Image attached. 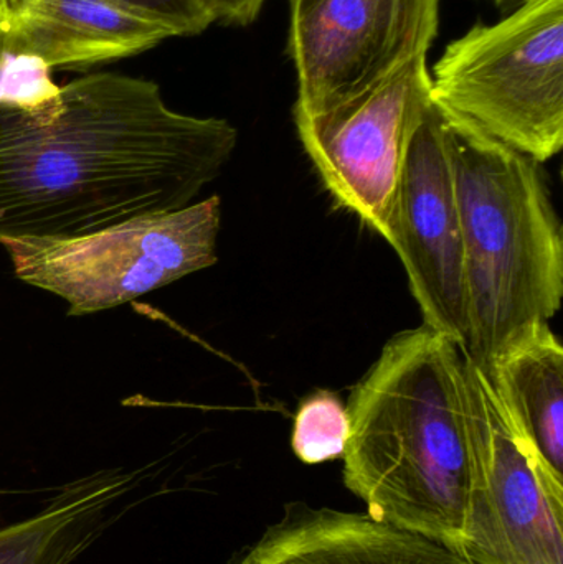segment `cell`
Wrapping results in <instances>:
<instances>
[{
	"instance_id": "e0dca14e",
	"label": "cell",
	"mask_w": 563,
	"mask_h": 564,
	"mask_svg": "<svg viewBox=\"0 0 563 564\" xmlns=\"http://www.w3.org/2000/svg\"><path fill=\"white\" fill-rule=\"evenodd\" d=\"M488 2H491L492 6L498 7V9L501 10V12L506 15V13L518 9V7L521 6L524 0H488Z\"/></svg>"
},
{
	"instance_id": "3957f363",
	"label": "cell",
	"mask_w": 563,
	"mask_h": 564,
	"mask_svg": "<svg viewBox=\"0 0 563 564\" xmlns=\"http://www.w3.org/2000/svg\"><path fill=\"white\" fill-rule=\"evenodd\" d=\"M442 108L465 250L462 347L489 368L561 308L562 228L539 162Z\"/></svg>"
},
{
	"instance_id": "8992f818",
	"label": "cell",
	"mask_w": 563,
	"mask_h": 564,
	"mask_svg": "<svg viewBox=\"0 0 563 564\" xmlns=\"http://www.w3.org/2000/svg\"><path fill=\"white\" fill-rule=\"evenodd\" d=\"M473 467L465 556L473 564H563V476L463 350Z\"/></svg>"
},
{
	"instance_id": "7c38bea8",
	"label": "cell",
	"mask_w": 563,
	"mask_h": 564,
	"mask_svg": "<svg viewBox=\"0 0 563 564\" xmlns=\"http://www.w3.org/2000/svg\"><path fill=\"white\" fill-rule=\"evenodd\" d=\"M145 469H102L65 484L32 517L0 527V564H72L126 510Z\"/></svg>"
},
{
	"instance_id": "277c9868",
	"label": "cell",
	"mask_w": 563,
	"mask_h": 564,
	"mask_svg": "<svg viewBox=\"0 0 563 564\" xmlns=\"http://www.w3.org/2000/svg\"><path fill=\"white\" fill-rule=\"evenodd\" d=\"M440 105L535 162L563 145V0H524L473 26L433 66Z\"/></svg>"
},
{
	"instance_id": "9c48e42d",
	"label": "cell",
	"mask_w": 563,
	"mask_h": 564,
	"mask_svg": "<svg viewBox=\"0 0 563 564\" xmlns=\"http://www.w3.org/2000/svg\"><path fill=\"white\" fill-rule=\"evenodd\" d=\"M387 243L402 261L423 324L465 344L462 215L445 112L433 96L410 139Z\"/></svg>"
},
{
	"instance_id": "2e32d148",
	"label": "cell",
	"mask_w": 563,
	"mask_h": 564,
	"mask_svg": "<svg viewBox=\"0 0 563 564\" xmlns=\"http://www.w3.org/2000/svg\"><path fill=\"white\" fill-rule=\"evenodd\" d=\"M267 0H201L215 23L248 26L258 19Z\"/></svg>"
},
{
	"instance_id": "52a82bcc",
	"label": "cell",
	"mask_w": 563,
	"mask_h": 564,
	"mask_svg": "<svg viewBox=\"0 0 563 564\" xmlns=\"http://www.w3.org/2000/svg\"><path fill=\"white\" fill-rule=\"evenodd\" d=\"M442 0H288L293 115H321L426 58Z\"/></svg>"
},
{
	"instance_id": "4fadbf2b",
	"label": "cell",
	"mask_w": 563,
	"mask_h": 564,
	"mask_svg": "<svg viewBox=\"0 0 563 564\" xmlns=\"http://www.w3.org/2000/svg\"><path fill=\"white\" fill-rule=\"evenodd\" d=\"M485 370L516 423L563 476V348L551 325L532 328Z\"/></svg>"
},
{
	"instance_id": "9a60e30c",
	"label": "cell",
	"mask_w": 563,
	"mask_h": 564,
	"mask_svg": "<svg viewBox=\"0 0 563 564\" xmlns=\"http://www.w3.org/2000/svg\"><path fill=\"white\" fill-rule=\"evenodd\" d=\"M172 30L175 36L201 35L214 25L201 0H112Z\"/></svg>"
},
{
	"instance_id": "5bb4252c",
	"label": "cell",
	"mask_w": 563,
	"mask_h": 564,
	"mask_svg": "<svg viewBox=\"0 0 563 564\" xmlns=\"http://www.w3.org/2000/svg\"><path fill=\"white\" fill-rule=\"evenodd\" d=\"M349 433L347 404L337 394L320 390L301 403L294 416L291 447L301 463H331L343 459Z\"/></svg>"
},
{
	"instance_id": "5b68a950",
	"label": "cell",
	"mask_w": 563,
	"mask_h": 564,
	"mask_svg": "<svg viewBox=\"0 0 563 564\" xmlns=\"http://www.w3.org/2000/svg\"><path fill=\"white\" fill-rule=\"evenodd\" d=\"M218 195L169 214L145 215L85 237L0 238L13 274L95 314L217 264Z\"/></svg>"
},
{
	"instance_id": "ba28073f",
	"label": "cell",
	"mask_w": 563,
	"mask_h": 564,
	"mask_svg": "<svg viewBox=\"0 0 563 564\" xmlns=\"http://www.w3.org/2000/svg\"><path fill=\"white\" fill-rule=\"evenodd\" d=\"M430 99L423 58L353 101L321 115H293L327 191L386 241L410 139Z\"/></svg>"
},
{
	"instance_id": "6da1fadb",
	"label": "cell",
	"mask_w": 563,
	"mask_h": 564,
	"mask_svg": "<svg viewBox=\"0 0 563 564\" xmlns=\"http://www.w3.org/2000/svg\"><path fill=\"white\" fill-rule=\"evenodd\" d=\"M227 119L169 108L149 79L95 73L0 102V238L85 237L194 204L237 148Z\"/></svg>"
},
{
	"instance_id": "7a4b0ae2",
	"label": "cell",
	"mask_w": 563,
	"mask_h": 564,
	"mask_svg": "<svg viewBox=\"0 0 563 564\" xmlns=\"http://www.w3.org/2000/svg\"><path fill=\"white\" fill-rule=\"evenodd\" d=\"M347 413L344 484L367 516L465 556L473 451L462 345L425 324L400 332Z\"/></svg>"
},
{
	"instance_id": "30bf717a",
	"label": "cell",
	"mask_w": 563,
	"mask_h": 564,
	"mask_svg": "<svg viewBox=\"0 0 563 564\" xmlns=\"http://www.w3.org/2000/svg\"><path fill=\"white\" fill-rule=\"evenodd\" d=\"M175 39L172 30L112 0H0V65L88 69Z\"/></svg>"
},
{
	"instance_id": "8fae6325",
	"label": "cell",
	"mask_w": 563,
	"mask_h": 564,
	"mask_svg": "<svg viewBox=\"0 0 563 564\" xmlns=\"http://www.w3.org/2000/svg\"><path fill=\"white\" fill-rule=\"evenodd\" d=\"M235 564H473L455 550L367 513L288 507Z\"/></svg>"
}]
</instances>
